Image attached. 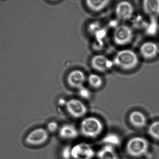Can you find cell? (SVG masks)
I'll return each mask as SVG.
<instances>
[{
	"instance_id": "6da1fadb",
	"label": "cell",
	"mask_w": 159,
	"mask_h": 159,
	"mask_svg": "<svg viewBox=\"0 0 159 159\" xmlns=\"http://www.w3.org/2000/svg\"><path fill=\"white\" fill-rule=\"evenodd\" d=\"M103 123L101 119L93 116H86L80 124V134L88 139H96L103 132Z\"/></svg>"
},
{
	"instance_id": "7a4b0ae2",
	"label": "cell",
	"mask_w": 159,
	"mask_h": 159,
	"mask_svg": "<svg viewBox=\"0 0 159 159\" xmlns=\"http://www.w3.org/2000/svg\"><path fill=\"white\" fill-rule=\"evenodd\" d=\"M114 65L124 71H130L136 68L139 64L137 54L130 49H122L115 55L113 60Z\"/></svg>"
},
{
	"instance_id": "3957f363",
	"label": "cell",
	"mask_w": 159,
	"mask_h": 159,
	"mask_svg": "<svg viewBox=\"0 0 159 159\" xmlns=\"http://www.w3.org/2000/svg\"><path fill=\"white\" fill-rule=\"evenodd\" d=\"M49 134L46 128H34L27 133L24 138V143L30 147L37 148L43 145L48 141Z\"/></svg>"
},
{
	"instance_id": "277c9868",
	"label": "cell",
	"mask_w": 159,
	"mask_h": 159,
	"mask_svg": "<svg viewBox=\"0 0 159 159\" xmlns=\"http://www.w3.org/2000/svg\"><path fill=\"white\" fill-rule=\"evenodd\" d=\"M149 143L143 137H134L127 142L126 150L127 153L133 157H140L148 152Z\"/></svg>"
},
{
	"instance_id": "5b68a950",
	"label": "cell",
	"mask_w": 159,
	"mask_h": 159,
	"mask_svg": "<svg viewBox=\"0 0 159 159\" xmlns=\"http://www.w3.org/2000/svg\"><path fill=\"white\" fill-rule=\"evenodd\" d=\"M96 152L92 146L85 142L72 146V159H94Z\"/></svg>"
},
{
	"instance_id": "8992f818",
	"label": "cell",
	"mask_w": 159,
	"mask_h": 159,
	"mask_svg": "<svg viewBox=\"0 0 159 159\" xmlns=\"http://www.w3.org/2000/svg\"><path fill=\"white\" fill-rule=\"evenodd\" d=\"M65 109L69 115L76 119L84 118L88 113V107L85 103L78 99L67 101Z\"/></svg>"
},
{
	"instance_id": "52a82bcc",
	"label": "cell",
	"mask_w": 159,
	"mask_h": 159,
	"mask_svg": "<svg viewBox=\"0 0 159 159\" xmlns=\"http://www.w3.org/2000/svg\"><path fill=\"white\" fill-rule=\"evenodd\" d=\"M133 35V31L130 27L126 25H119L114 30L113 40L117 45H126L131 42Z\"/></svg>"
},
{
	"instance_id": "ba28073f",
	"label": "cell",
	"mask_w": 159,
	"mask_h": 159,
	"mask_svg": "<svg viewBox=\"0 0 159 159\" xmlns=\"http://www.w3.org/2000/svg\"><path fill=\"white\" fill-rule=\"evenodd\" d=\"M91 65L93 69L97 72H107L114 66L112 60L103 55H96L92 58Z\"/></svg>"
},
{
	"instance_id": "9c48e42d",
	"label": "cell",
	"mask_w": 159,
	"mask_h": 159,
	"mask_svg": "<svg viewBox=\"0 0 159 159\" xmlns=\"http://www.w3.org/2000/svg\"><path fill=\"white\" fill-rule=\"evenodd\" d=\"M134 12L133 6L127 1L120 2L116 7V16L118 19L127 21L132 17Z\"/></svg>"
},
{
	"instance_id": "30bf717a",
	"label": "cell",
	"mask_w": 159,
	"mask_h": 159,
	"mask_svg": "<svg viewBox=\"0 0 159 159\" xmlns=\"http://www.w3.org/2000/svg\"><path fill=\"white\" fill-rule=\"evenodd\" d=\"M58 133L61 139L67 141L76 139L80 134L79 129L71 123H65L61 126Z\"/></svg>"
},
{
	"instance_id": "8fae6325",
	"label": "cell",
	"mask_w": 159,
	"mask_h": 159,
	"mask_svg": "<svg viewBox=\"0 0 159 159\" xmlns=\"http://www.w3.org/2000/svg\"><path fill=\"white\" fill-rule=\"evenodd\" d=\"M86 79V75L82 71L75 70L69 74L67 77V81L70 87L73 88L79 89L83 87Z\"/></svg>"
},
{
	"instance_id": "7c38bea8",
	"label": "cell",
	"mask_w": 159,
	"mask_h": 159,
	"mask_svg": "<svg viewBox=\"0 0 159 159\" xmlns=\"http://www.w3.org/2000/svg\"><path fill=\"white\" fill-rule=\"evenodd\" d=\"M159 51L158 45L152 42H145L141 45L140 49L141 55L146 59H152L156 58Z\"/></svg>"
},
{
	"instance_id": "4fadbf2b",
	"label": "cell",
	"mask_w": 159,
	"mask_h": 159,
	"mask_svg": "<svg viewBox=\"0 0 159 159\" xmlns=\"http://www.w3.org/2000/svg\"><path fill=\"white\" fill-rule=\"evenodd\" d=\"M96 159H119L116 148L111 146L104 145L96 151Z\"/></svg>"
},
{
	"instance_id": "5bb4252c",
	"label": "cell",
	"mask_w": 159,
	"mask_h": 159,
	"mask_svg": "<svg viewBox=\"0 0 159 159\" xmlns=\"http://www.w3.org/2000/svg\"><path fill=\"white\" fill-rule=\"evenodd\" d=\"M129 121L134 127L142 128L146 125L147 119L143 113L140 111L131 112L129 115Z\"/></svg>"
},
{
	"instance_id": "9a60e30c",
	"label": "cell",
	"mask_w": 159,
	"mask_h": 159,
	"mask_svg": "<svg viewBox=\"0 0 159 159\" xmlns=\"http://www.w3.org/2000/svg\"><path fill=\"white\" fill-rule=\"evenodd\" d=\"M144 12L151 16L159 15V0H145L143 3Z\"/></svg>"
},
{
	"instance_id": "2e32d148",
	"label": "cell",
	"mask_w": 159,
	"mask_h": 159,
	"mask_svg": "<svg viewBox=\"0 0 159 159\" xmlns=\"http://www.w3.org/2000/svg\"><path fill=\"white\" fill-rule=\"evenodd\" d=\"M104 145L111 146L116 148L120 145L121 143L120 136L115 133H107L102 139Z\"/></svg>"
},
{
	"instance_id": "e0dca14e",
	"label": "cell",
	"mask_w": 159,
	"mask_h": 159,
	"mask_svg": "<svg viewBox=\"0 0 159 159\" xmlns=\"http://www.w3.org/2000/svg\"><path fill=\"white\" fill-rule=\"evenodd\" d=\"M109 1H87V7L93 12H98L103 10L110 3Z\"/></svg>"
},
{
	"instance_id": "ac0fdd59",
	"label": "cell",
	"mask_w": 159,
	"mask_h": 159,
	"mask_svg": "<svg viewBox=\"0 0 159 159\" xmlns=\"http://www.w3.org/2000/svg\"><path fill=\"white\" fill-rule=\"evenodd\" d=\"M88 82L89 85L94 89H98L102 87L103 84L102 78L96 74H90L88 76Z\"/></svg>"
},
{
	"instance_id": "d6986e66",
	"label": "cell",
	"mask_w": 159,
	"mask_h": 159,
	"mask_svg": "<svg viewBox=\"0 0 159 159\" xmlns=\"http://www.w3.org/2000/svg\"><path fill=\"white\" fill-rule=\"evenodd\" d=\"M148 132L151 137L159 141V121H155L150 125Z\"/></svg>"
},
{
	"instance_id": "ffe728a7",
	"label": "cell",
	"mask_w": 159,
	"mask_h": 159,
	"mask_svg": "<svg viewBox=\"0 0 159 159\" xmlns=\"http://www.w3.org/2000/svg\"><path fill=\"white\" fill-rule=\"evenodd\" d=\"M72 146L65 145L61 150L60 156L62 159H72Z\"/></svg>"
},
{
	"instance_id": "44dd1931",
	"label": "cell",
	"mask_w": 159,
	"mask_h": 159,
	"mask_svg": "<svg viewBox=\"0 0 159 159\" xmlns=\"http://www.w3.org/2000/svg\"><path fill=\"white\" fill-rule=\"evenodd\" d=\"M60 128V126L57 122L55 121H51L48 123L46 129L49 133H53L58 132Z\"/></svg>"
},
{
	"instance_id": "7402d4cb",
	"label": "cell",
	"mask_w": 159,
	"mask_h": 159,
	"mask_svg": "<svg viewBox=\"0 0 159 159\" xmlns=\"http://www.w3.org/2000/svg\"><path fill=\"white\" fill-rule=\"evenodd\" d=\"M78 95L81 99L88 100L91 97V92L88 89L82 87L78 89Z\"/></svg>"
},
{
	"instance_id": "603a6c76",
	"label": "cell",
	"mask_w": 159,
	"mask_h": 159,
	"mask_svg": "<svg viewBox=\"0 0 159 159\" xmlns=\"http://www.w3.org/2000/svg\"><path fill=\"white\" fill-rule=\"evenodd\" d=\"M67 101L64 100L63 99H60L58 101V104L60 106L62 107H65L66 103H67Z\"/></svg>"
}]
</instances>
